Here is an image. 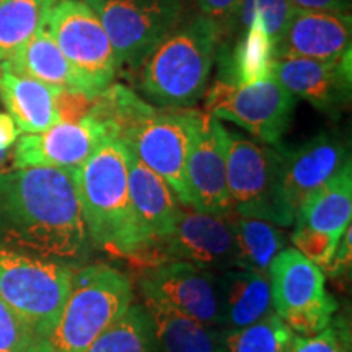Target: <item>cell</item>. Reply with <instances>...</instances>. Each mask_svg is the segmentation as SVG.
Here are the masks:
<instances>
[{
  "mask_svg": "<svg viewBox=\"0 0 352 352\" xmlns=\"http://www.w3.org/2000/svg\"><path fill=\"white\" fill-rule=\"evenodd\" d=\"M0 246L82 266L91 252L74 170L0 173Z\"/></svg>",
  "mask_w": 352,
  "mask_h": 352,
  "instance_id": "cell-1",
  "label": "cell"
},
{
  "mask_svg": "<svg viewBox=\"0 0 352 352\" xmlns=\"http://www.w3.org/2000/svg\"><path fill=\"white\" fill-rule=\"evenodd\" d=\"M219 28L206 16L184 19L138 65L139 90L160 108H191L202 98L214 60Z\"/></svg>",
  "mask_w": 352,
  "mask_h": 352,
  "instance_id": "cell-2",
  "label": "cell"
},
{
  "mask_svg": "<svg viewBox=\"0 0 352 352\" xmlns=\"http://www.w3.org/2000/svg\"><path fill=\"white\" fill-rule=\"evenodd\" d=\"M74 176L91 246L126 261L134 248L126 145L104 138Z\"/></svg>",
  "mask_w": 352,
  "mask_h": 352,
  "instance_id": "cell-3",
  "label": "cell"
},
{
  "mask_svg": "<svg viewBox=\"0 0 352 352\" xmlns=\"http://www.w3.org/2000/svg\"><path fill=\"white\" fill-rule=\"evenodd\" d=\"M132 303L134 287L124 272L104 263L78 266L59 320L41 342L43 351L85 352Z\"/></svg>",
  "mask_w": 352,
  "mask_h": 352,
  "instance_id": "cell-4",
  "label": "cell"
},
{
  "mask_svg": "<svg viewBox=\"0 0 352 352\" xmlns=\"http://www.w3.org/2000/svg\"><path fill=\"white\" fill-rule=\"evenodd\" d=\"M227 186L233 212L289 227L296 210L284 188L277 145H267L227 131Z\"/></svg>",
  "mask_w": 352,
  "mask_h": 352,
  "instance_id": "cell-5",
  "label": "cell"
},
{
  "mask_svg": "<svg viewBox=\"0 0 352 352\" xmlns=\"http://www.w3.org/2000/svg\"><path fill=\"white\" fill-rule=\"evenodd\" d=\"M77 267L0 246V297L39 342L56 327Z\"/></svg>",
  "mask_w": 352,
  "mask_h": 352,
  "instance_id": "cell-6",
  "label": "cell"
},
{
  "mask_svg": "<svg viewBox=\"0 0 352 352\" xmlns=\"http://www.w3.org/2000/svg\"><path fill=\"white\" fill-rule=\"evenodd\" d=\"M272 311L296 334L310 336L324 329L338 311L327 290V276L297 248H284L267 271Z\"/></svg>",
  "mask_w": 352,
  "mask_h": 352,
  "instance_id": "cell-7",
  "label": "cell"
},
{
  "mask_svg": "<svg viewBox=\"0 0 352 352\" xmlns=\"http://www.w3.org/2000/svg\"><path fill=\"white\" fill-rule=\"evenodd\" d=\"M46 30L60 52L95 96L120 72L116 54L95 12L82 0H57L47 13Z\"/></svg>",
  "mask_w": 352,
  "mask_h": 352,
  "instance_id": "cell-8",
  "label": "cell"
},
{
  "mask_svg": "<svg viewBox=\"0 0 352 352\" xmlns=\"http://www.w3.org/2000/svg\"><path fill=\"white\" fill-rule=\"evenodd\" d=\"M189 0H85L103 25L118 65L138 69L145 56L186 19Z\"/></svg>",
  "mask_w": 352,
  "mask_h": 352,
  "instance_id": "cell-9",
  "label": "cell"
},
{
  "mask_svg": "<svg viewBox=\"0 0 352 352\" xmlns=\"http://www.w3.org/2000/svg\"><path fill=\"white\" fill-rule=\"evenodd\" d=\"M296 101L274 77L241 87L217 80L208 91L206 113L233 122L258 142L279 145L292 122Z\"/></svg>",
  "mask_w": 352,
  "mask_h": 352,
  "instance_id": "cell-10",
  "label": "cell"
},
{
  "mask_svg": "<svg viewBox=\"0 0 352 352\" xmlns=\"http://www.w3.org/2000/svg\"><path fill=\"white\" fill-rule=\"evenodd\" d=\"M192 116L195 108H155L121 139L127 151L165 179L178 201L188 208L186 158Z\"/></svg>",
  "mask_w": 352,
  "mask_h": 352,
  "instance_id": "cell-11",
  "label": "cell"
},
{
  "mask_svg": "<svg viewBox=\"0 0 352 352\" xmlns=\"http://www.w3.org/2000/svg\"><path fill=\"white\" fill-rule=\"evenodd\" d=\"M127 148V147H126ZM127 182L134 248L126 263L135 274L155 266V253L173 230L183 204L165 179L127 151Z\"/></svg>",
  "mask_w": 352,
  "mask_h": 352,
  "instance_id": "cell-12",
  "label": "cell"
},
{
  "mask_svg": "<svg viewBox=\"0 0 352 352\" xmlns=\"http://www.w3.org/2000/svg\"><path fill=\"white\" fill-rule=\"evenodd\" d=\"M352 219L351 162L334 178L308 196L296 210L294 248L314 261L321 271L331 261L341 236Z\"/></svg>",
  "mask_w": 352,
  "mask_h": 352,
  "instance_id": "cell-13",
  "label": "cell"
},
{
  "mask_svg": "<svg viewBox=\"0 0 352 352\" xmlns=\"http://www.w3.org/2000/svg\"><path fill=\"white\" fill-rule=\"evenodd\" d=\"M140 296L222 329L219 271L173 261L138 272Z\"/></svg>",
  "mask_w": 352,
  "mask_h": 352,
  "instance_id": "cell-14",
  "label": "cell"
},
{
  "mask_svg": "<svg viewBox=\"0 0 352 352\" xmlns=\"http://www.w3.org/2000/svg\"><path fill=\"white\" fill-rule=\"evenodd\" d=\"M186 183L189 208L219 215L233 212L227 186V129L199 109L192 116Z\"/></svg>",
  "mask_w": 352,
  "mask_h": 352,
  "instance_id": "cell-15",
  "label": "cell"
},
{
  "mask_svg": "<svg viewBox=\"0 0 352 352\" xmlns=\"http://www.w3.org/2000/svg\"><path fill=\"white\" fill-rule=\"evenodd\" d=\"M173 261L210 271L236 267L235 236L228 214H208L183 206L173 230L155 253V266Z\"/></svg>",
  "mask_w": 352,
  "mask_h": 352,
  "instance_id": "cell-16",
  "label": "cell"
},
{
  "mask_svg": "<svg viewBox=\"0 0 352 352\" xmlns=\"http://www.w3.org/2000/svg\"><path fill=\"white\" fill-rule=\"evenodd\" d=\"M352 52L336 60L302 57L277 59L272 77L296 98L307 100L318 111L338 118L349 107L352 95Z\"/></svg>",
  "mask_w": 352,
  "mask_h": 352,
  "instance_id": "cell-17",
  "label": "cell"
},
{
  "mask_svg": "<svg viewBox=\"0 0 352 352\" xmlns=\"http://www.w3.org/2000/svg\"><path fill=\"white\" fill-rule=\"evenodd\" d=\"M104 138L107 132L90 116L78 122H57L19 138L13 145L12 168L76 170Z\"/></svg>",
  "mask_w": 352,
  "mask_h": 352,
  "instance_id": "cell-18",
  "label": "cell"
},
{
  "mask_svg": "<svg viewBox=\"0 0 352 352\" xmlns=\"http://www.w3.org/2000/svg\"><path fill=\"white\" fill-rule=\"evenodd\" d=\"M284 188L294 210L334 178L351 162L347 144L333 132H321L297 147L277 145Z\"/></svg>",
  "mask_w": 352,
  "mask_h": 352,
  "instance_id": "cell-19",
  "label": "cell"
},
{
  "mask_svg": "<svg viewBox=\"0 0 352 352\" xmlns=\"http://www.w3.org/2000/svg\"><path fill=\"white\" fill-rule=\"evenodd\" d=\"M351 13L296 8L276 44V60L289 57L336 60L351 52Z\"/></svg>",
  "mask_w": 352,
  "mask_h": 352,
  "instance_id": "cell-20",
  "label": "cell"
},
{
  "mask_svg": "<svg viewBox=\"0 0 352 352\" xmlns=\"http://www.w3.org/2000/svg\"><path fill=\"white\" fill-rule=\"evenodd\" d=\"M215 57H219V82L241 87L272 77L276 46L264 28L261 16L253 15L241 30L239 41L230 50L223 44Z\"/></svg>",
  "mask_w": 352,
  "mask_h": 352,
  "instance_id": "cell-21",
  "label": "cell"
},
{
  "mask_svg": "<svg viewBox=\"0 0 352 352\" xmlns=\"http://www.w3.org/2000/svg\"><path fill=\"white\" fill-rule=\"evenodd\" d=\"M157 352H227L226 329L201 323L153 298L142 297Z\"/></svg>",
  "mask_w": 352,
  "mask_h": 352,
  "instance_id": "cell-22",
  "label": "cell"
},
{
  "mask_svg": "<svg viewBox=\"0 0 352 352\" xmlns=\"http://www.w3.org/2000/svg\"><path fill=\"white\" fill-rule=\"evenodd\" d=\"M222 329H241L274 314L267 274L241 267L219 271Z\"/></svg>",
  "mask_w": 352,
  "mask_h": 352,
  "instance_id": "cell-23",
  "label": "cell"
},
{
  "mask_svg": "<svg viewBox=\"0 0 352 352\" xmlns=\"http://www.w3.org/2000/svg\"><path fill=\"white\" fill-rule=\"evenodd\" d=\"M56 90L0 65V100L20 132L36 134L59 122L54 107Z\"/></svg>",
  "mask_w": 352,
  "mask_h": 352,
  "instance_id": "cell-24",
  "label": "cell"
},
{
  "mask_svg": "<svg viewBox=\"0 0 352 352\" xmlns=\"http://www.w3.org/2000/svg\"><path fill=\"white\" fill-rule=\"evenodd\" d=\"M0 65L50 87L69 88L90 95L85 83L60 52L46 26H41L15 54L2 60Z\"/></svg>",
  "mask_w": 352,
  "mask_h": 352,
  "instance_id": "cell-25",
  "label": "cell"
},
{
  "mask_svg": "<svg viewBox=\"0 0 352 352\" xmlns=\"http://www.w3.org/2000/svg\"><path fill=\"white\" fill-rule=\"evenodd\" d=\"M236 246V267L267 274L277 254L287 248L284 232L261 219L228 214Z\"/></svg>",
  "mask_w": 352,
  "mask_h": 352,
  "instance_id": "cell-26",
  "label": "cell"
},
{
  "mask_svg": "<svg viewBox=\"0 0 352 352\" xmlns=\"http://www.w3.org/2000/svg\"><path fill=\"white\" fill-rule=\"evenodd\" d=\"M57 0H2L0 2V63L15 54L44 26Z\"/></svg>",
  "mask_w": 352,
  "mask_h": 352,
  "instance_id": "cell-27",
  "label": "cell"
},
{
  "mask_svg": "<svg viewBox=\"0 0 352 352\" xmlns=\"http://www.w3.org/2000/svg\"><path fill=\"white\" fill-rule=\"evenodd\" d=\"M85 352H157L151 318L142 303H132Z\"/></svg>",
  "mask_w": 352,
  "mask_h": 352,
  "instance_id": "cell-28",
  "label": "cell"
},
{
  "mask_svg": "<svg viewBox=\"0 0 352 352\" xmlns=\"http://www.w3.org/2000/svg\"><path fill=\"white\" fill-rule=\"evenodd\" d=\"M294 331L276 314L241 329L226 331L227 352H287Z\"/></svg>",
  "mask_w": 352,
  "mask_h": 352,
  "instance_id": "cell-29",
  "label": "cell"
},
{
  "mask_svg": "<svg viewBox=\"0 0 352 352\" xmlns=\"http://www.w3.org/2000/svg\"><path fill=\"white\" fill-rule=\"evenodd\" d=\"M287 352H352L351 327L342 315H334L321 331L302 336L294 333Z\"/></svg>",
  "mask_w": 352,
  "mask_h": 352,
  "instance_id": "cell-30",
  "label": "cell"
},
{
  "mask_svg": "<svg viewBox=\"0 0 352 352\" xmlns=\"http://www.w3.org/2000/svg\"><path fill=\"white\" fill-rule=\"evenodd\" d=\"M294 12L296 7L289 0H243L239 15V28L243 30L253 15H259L276 46L283 38Z\"/></svg>",
  "mask_w": 352,
  "mask_h": 352,
  "instance_id": "cell-31",
  "label": "cell"
},
{
  "mask_svg": "<svg viewBox=\"0 0 352 352\" xmlns=\"http://www.w3.org/2000/svg\"><path fill=\"white\" fill-rule=\"evenodd\" d=\"M39 341L0 297V352H36Z\"/></svg>",
  "mask_w": 352,
  "mask_h": 352,
  "instance_id": "cell-32",
  "label": "cell"
},
{
  "mask_svg": "<svg viewBox=\"0 0 352 352\" xmlns=\"http://www.w3.org/2000/svg\"><path fill=\"white\" fill-rule=\"evenodd\" d=\"M201 15L217 26L222 39L239 28V15L243 0H195Z\"/></svg>",
  "mask_w": 352,
  "mask_h": 352,
  "instance_id": "cell-33",
  "label": "cell"
},
{
  "mask_svg": "<svg viewBox=\"0 0 352 352\" xmlns=\"http://www.w3.org/2000/svg\"><path fill=\"white\" fill-rule=\"evenodd\" d=\"M95 98L87 95L85 91L69 90V88H57L54 96L56 113L59 122H78L88 116L94 108Z\"/></svg>",
  "mask_w": 352,
  "mask_h": 352,
  "instance_id": "cell-34",
  "label": "cell"
},
{
  "mask_svg": "<svg viewBox=\"0 0 352 352\" xmlns=\"http://www.w3.org/2000/svg\"><path fill=\"white\" fill-rule=\"evenodd\" d=\"M351 261H352V230L351 227L344 232V235L341 236L340 243H338L336 250L331 261L328 263V266L323 270L324 276L329 277H340L346 276L351 270Z\"/></svg>",
  "mask_w": 352,
  "mask_h": 352,
  "instance_id": "cell-35",
  "label": "cell"
},
{
  "mask_svg": "<svg viewBox=\"0 0 352 352\" xmlns=\"http://www.w3.org/2000/svg\"><path fill=\"white\" fill-rule=\"evenodd\" d=\"M296 8L300 10H323V12H342L349 13L351 0H289Z\"/></svg>",
  "mask_w": 352,
  "mask_h": 352,
  "instance_id": "cell-36",
  "label": "cell"
},
{
  "mask_svg": "<svg viewBox=\"0 0 352 352\" xmlns=\"http://www.w3.org/2000/svg\"><path fill=\"white\" fill-rule=\"evenodd\" d=\"M20 131L10 114L0 111V151L10 152V148L19 140Z\"/></svg>",
  "mask_w": 352,
  "mask_h": 352,
  "instance_id": "cell-37",
  "label": "cell"
},
{
  "mask_svg": "<svg viewBox=\"0 0 352 352\" xmlns=\"http://www.w3.org/2000/svg\"><path fill=\"white\" fill-rule=\"evenodd\" d=\"M8 155H10V152L0 151V173H2V171H6V170H3V166H6V164H7Z\"/></svg>",
  "mask_w": 352,
  "mask_h": 352,
  "instance_id": "cell-38",
  "label": "cell"
},
{
  "mask_svg": "<svg viewBox=\"0 0 352 352\" xmlns=\"http://www.w3.org/2000/svg\"><path fill=\"white\" fill-rule=\"evenodd\" d=\"M36 352H44V351H43V347H41V342H39V347H38V351H36Z\"/></svg>",
  "mask_w": 352,
  "mask_h": 352,
  "instance_id": "cell-39",
  "label": "cell"
},
{
  "mask_svg": "<svg viewBox=\"0 0 352 352\" xmlns=\"http://www.w3.org/2000/svg\"><path fill=\"white\" fill-rule=\"evenodd\" d=\"M0 2H2V0H0Z\"/></svg>",
  "mask_w": 352,
  "mask_h": 352,
  "instance_id": "cell-40",
  "label": "cell"
}]
</instances>
